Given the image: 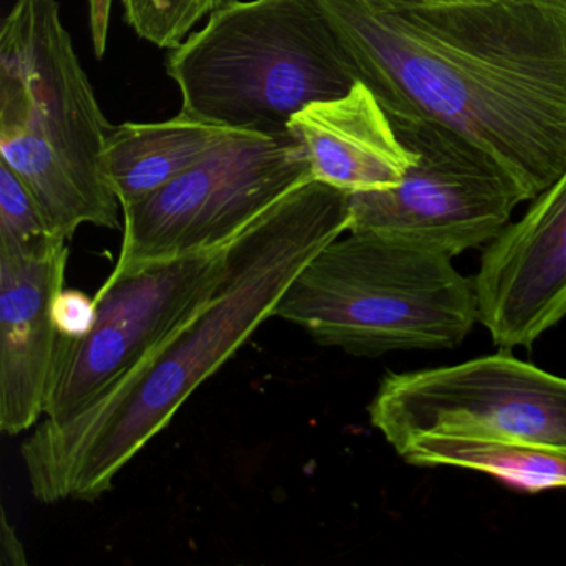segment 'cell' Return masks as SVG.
I'll use <instances>...</instances> for the list:
<instances>
[{"instance_id": "1", "label": "cell", "mask_w": 566, "mask_h": 566, "mask_svg": "<svg viewBox=\"0 0 566 566\" xmlns=\"http://www.w3.org/2000/svg\"><path fill=\"white\" fill-rule=\"evenodd\" d=\"M390 118L452 128L528 201L566 170V11L522 0H314Z\"/></svg>"}, {"instance_id": "2", "label": "cell", "mask_w": 566, "mask_h": 566, "mask_svg": "<svg viewBox=\"0 0 566 566\" xmlns=\"http://www.w3.org/2000/svg\"><path fill=\"white\" fill-rule=\"evenodd\" d=\"M350 195L311 180L228 244L213 296L140 370L67 422L41 420L22 446L41 503L95 502L167 429L277 306L297 274L349 231Z\"/></svg>"}, {"instance_id": "3", "label": "cell", "mask_w": 566, "mask_h": 566, "mask_svg": "<svg viewBox=\"0 0 566 566\" xmlns=\"http://www.w3.org/2000/svg\"><path fill=\"white\" fill-rule=\"evenodd\" d=\"M111 128L57 0H14L0 25V161L62 240L84 224L120 228L102 171Z\"/></svg>"}, {"instance_id": "4", "label": "cell", "mask_w": 566, "mask_h": 566, "mask_svg": "<svg viewBox=\"0 0 566 566\" xmlns=\"http://www.w3.org/2000/svg\"><path fill=\"white\" fill-rule=\"evenodd\" d=\"M181 112L231 132L290 134L301 111L359 82L314 0H224L170 49Z\"/></svg>"}, {"instance_id": "5", "label": "cell", "mask_w": 566, "mask_h": 566, "mask_svg": "<svg viewBox=\"0 0 566 566\" xmlns=\"http://www.w3.org/2000/svg\"><path fill=\"white\" fill-rule=\"evenodd\" d=\"M346 234L297 274L277 317L353 356L453 349L465 340L479 323L475 280L452 258L386 234Z\"/></svg>"}, {"instance_id": "6", "label": "cell", "mask_w": 566, "mask_h": 566, "mask_svg": "<svg viewBox=\"0 0 566 566\" xmlns=\"http://www.w3.org/2000/svg\"><path fill=\"white\" fill-rule=\"evenodd\" d=\"M311 180L306 151L293 135L237 132L177 180L124 208L114 271L223 250Z\"/></svg>"}, {"instance_id": "7", "label": "cell", "mask_w": 566, "mask_h": 566, "mask_svg": "<svg viewBox=\"0 0 566 566\" xmlns=\"http://www.w3.org/2000/svg\"><path fill=\"white\" fill-rule=\"evenodd\" d=\"M390 120L416 158L397 187L350 195L349 231L399 238L453 260L489 247L528 201L502 165L452 128Z\"/></svg>"}, {"instance_id": "8", "label": "cell", "mask_w": 566, "mask_h": 566, "mask_svg": "<svg viewBox=\"0 0 566 566\" xmlns=\"http://www.w3.org/2000/svg\"><path fill=\"white\" fill-rule=\"evenodd\" d=\"M227 248L112 271L98 291L97 317L82 339H62L42 420L67 422L140 370L213 296Z\"/></svg>"}, {"instance_id": "9", "label": "cell", "mask_w": 566, "mask_h": 566, "mask_svg": "<svg viewBox=\"0 0 566 566\" xmlns=\"http://www.w3.org/2000/svg\"><path fill=\"white\" fill-rule=\"evenodd\" d=\"M367 412L394 450L423 433H457L566 452L565 377L509 354L389 373Z\"/></svg>"}, {"instance_id": "10", "label": "cell", "mask_w": 566, "mask_h": 566, "mask_svg": "<svg viewBox=\"0 0 566 566\" xmlns=\"http://www.w3.org/2000/svg\"><path fill=\"white\" fill-rule=\"evenodd\" d=\"M479 323L502 349L532 347L566 316V170L485 247Z\"/></svg>"}, {"instance_id": "11", "label": "cell", "mask_w": 566, "mask_h": 566, "mask_svg": "<svg viewBox=\"0 0 566 566\" xmlns=\"http://www.w3.org/2000/svg\"><path fill=\"white\" fill-rule=\"evenodd\" d=\"M69 247L42 256L0 253V430L19 436L45 416L57 370L55 300Z\"/></svg>"}, {"instance_id": "12", "label": "cell", "mask_w": 566, "mask_h": 566, "mask_svg": "<svg viewBox=\"0 0 566 566\" xmlns=\"http://www.w3.org/2000/svg\"><path fill=\"white\" fill-rule=\"evenodd\" d=\"M290 134L303 145L313 180L349 195L397 187L416 158L363 82L301 111Z\"/></svg>"}, {"instance_id": "13", "label": "cell", "mask_w": 566, "mask_h": 566, "mask_svg": "<svg viewBox=\"0 0 566 566\" xmlns=\"http://www.w3.org/2000/svg\"><path fill=\"white\" fill-rule=\"evenodd\" d=\"M234 134L184 112L165 122L112 125L102 171L122 208L132 207L177 180Z\"/></svg>"}, {"instance_id": "14", "label": "cell", "mask_w": 566, "mask_h": 566, "mask_svg": "<svg viewBox=\"0 0 566 566\" xmlns=\"http://www.w3.org/2000/svg\"><path fill=\"white\" fill-rule=\"evenodd\" d=\"M416 467H460L526 492L566 489V452L532 443L457 433H423L396 450Z\"/></svg>"}, {"instance_id": "15", "label": "cell", "mask_w": 566, "mask_h": 566, "mask_svg": "<svg viewBox=\"0 0 566 566\" xmlns=\"http://www.w3.org/2000/svg\"><path fill=\"white\" fill-rule=\"evenodd\" d=\"M67 243L54 233L24 181L0 161V253L42 256Z\"/></svg>"}, {"instance_id": "16", "label": "cell", "mask_w": 566, "mask_h": 566, "mask_svg": "<svg viewBox=\"0 0 566 566\" xmlns=\"http://www.w3.org/2000/svg\"><path fill=\"white\" fill-rule=\"evenodd\" d=\"M224 0H122L125 21L148 44L175 49Z\"/></svg>"}, {"instance_id": "17", "label": "cell", "mask_w": 566, "mask_h": 566, "mask_svg": "<svg viewBox=\"0 0 566 566\" xmlns=\"http://www.w3.org/2000/svg\"><path fill=\"white\" fill-rule=\"evenodd\" d=\"M97 317V301L81 291L64 290L55 300L54 319L62 339L87 336Z\"/></svg>"}, {"instance_id": "18", "label": "cell", "mask_w": 566, "mask_h": 566, "mask_svg": "<svg viewBox=\"0 0 566 566\" xmlns=\"http://www.w3.org/2000/svg\"><path fill=\"white\" fill-rule=\"evenodd\" d=\"M112 4L114 0H88V22H91L92 45L98 59L104 57L111 31Z\"/></svg>"}, {"instance_id": "19", "label": "cell", "mask_w": 566, "mask_h": 566, "mask_svg": "<svg viewBox=\"0 0 566 566\" xmlns=\"http://www.w3.org/2000/svg\"><path fill=\"white\" fill-rule=\"evenodd\" d=\"M0 562L4 566L28 565L24 546H22L14 526L9 523L6 512H2V522H0Z\"/></svg>"}, {"instance_id": "20", "label": "cell", "mask_w": 566, "mask_h": 566, "mask_svg": "<svg viewBox=\"0 0 566 566\" xmlns=\"http://www.w3.org/2000/svg\"><path fill=\"white\" fill-rule=\"evenodd\" d=\"M369 2L382 8H412V6L440 4V2H453V0H369Z\"/></svg>"}, {"instance_id": "21", "label": "cell", "mask_w": 566, "mask_h": 566, "mask_svg": "<svg viewBox=\"0 0 566 566\" xmlns=\"http://www.w3.org/2000/svg\"><path fill=\"white\" fill-rule=\"evenodd\" d=\"M522 2H530V4L548 6V8L565 9L566 0H522Z\"/></svg>"}]
</instances>
